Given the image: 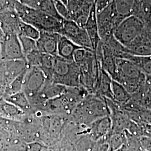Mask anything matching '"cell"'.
I'll return each mask as SVG.
<instances>
[{
  "instance_id": "d4e9b609",
  "label": "cell",
  "mask_w": 151,
  "mask_h": 151,
  "mask_svg": "<svg viewBox=\"0 0 151 151\" xmlns=\"http://www.w3.org/2000/svg\"><path fill=\"white\" fill-rule=\"evenodd\" d=\"M26 71L24 72L23 73H22L21 75L17 77L16 79L12 81L10 84H9L5 88L4 97H6V96L16 93L17 92L22 91L24 78Z\"/></svg>"
},
{
  "instance_id": "484cf974",
  "label": "cell",
  "mask_w": 151,
  "mask_h": 151,
  "mask_svg": "<svg viewBox=\"0 0 151 151\" xmlns=\"http://www.w3.org/2000/svg\"><path fill=\"white\" fill-rule=\"evenodd\" d=\"M22 45L24 58L29 54L38 50L36 40L25 37L19 36Z\"/></svg>"
},
{
  "instance_id": "6da1fadb",
  "label": "cell",
  "mask_w": 151,
  "mask_h": 151,
  "mask_svg": "<svg viewBox=\"0 0 151 151\" xmlns=\"http://www.w3.org/2000/svg\"><path fill=\"white\" fill-rule=\"evenodd\" d=\"M77 124L87 128L97 119L109 115L105 99L96 94L89 93L70 114Z\"/></svg>"
},
{
  "instance_id": "5bb4252c",
  "label": "cell",
  "mask_w": 151,
  "mask_h": 151,
  "mask_svg": "<svg viewBox=\"0 0 151 151\" xmlns=\"http://www.w3.org/2000/svg\"><path fill=\"white\" fill-rule=\"evenodd\" d=\"M112 122L110 116L97 119L88 128V135L95 142L101 140L111 132Z\"/></svg>"
},
{
  "instance_id": "1f68e13d",
  "label": "cell",
  "mask_w": 151,
  "mask_h": 151,
  "mask_svg": "<svg viewBox=\"0 0 151 151\" xmlns=\"http://www.w3.org/2000/svg\"><path fill=\"white\" fill-rule=\"evenodd\" d=\"M44 146L39 142H32L25 146L24 151H43Z\"/></svg>"
},
{
  "instance_id": "8992f818",
  "label": "cell",
  "mask_w": 151,
  "mask_h": 151,
  "mask_svg": "<svg viewBox=\"0 0 151 151\" xmlns=\"http://www.w3.org/2000/svg\"><path fill=\"white\" fill-rule=\"evenodd\" d=\"M145 27L144 23L134 15L125 18L115 29L114 37L124 47H127Z\"/></svg>"
},
{
  "instance_id": "836d02e7",
  "label": "cell",
  "mask_w": 151,
  "mask_h": 151,
  "mask_svg": "<svg viewBox=\"0 0 151 151\" xmlns=\"http://www.w3.org/2000/svg\"><path fill=\"white\" fill-rule=\"evenodd\" d=\"M132 98L135 102L139 104L141 106L151 110V99L146 98H138L132 96Z\"/></svg>"
},
{
  "instance_id": "ac0fdd59",
  "label": "cell",
  "mask_w": 151,
  "mask_h": 151,
  "mask_svg": "<svg viewBox=\"0 0 151 151\" xmlns=\"http://www.w3.org/2000/svg\"><path fill=\"white\" fill-rule=\"evenodd\" d=\"M81 47L78 46L65 36L60 34L58 43L57 55L69 61H73V55L76 50Z\"/></svg>"
},
{
  "instance_id": "f35d334b",
  "label": "cell",
  "mask_w": 151,
  "mask_h": 151,
  "mask_svg": "<svg viewBox=\"0 0 151 151\" xmlns=\"http://www.w3.org/2000/svg\"><path fill=\"white\" fill-rule=\"evenodd\" d=\"M1 60V42H0V60Z\"/></svg>"
},
{
  "instance_id": "7a4b0ae2",
  "label": "cell",
  "mask_w": 151,
  "mask_h": 151,
  "mask_svg": "<svg viewBox=\"0 0 151 151\" xmlns=\"http://www.w3.org/2000/svg\"><path fill=\"white\" fill-rule=\"evenodd\" d=\"M15 10L22 22L30 24L40 32L60 33L64 20L49 15L42 11L22 5L17 1Z\"/></svg>"
},
{
  "instance_id": "2e32d148",
  "label": "cell",
  "mask_w": 151,
  "mask_h": 151,
  "mask_svg": "<svg viewBox=\"0 0 151 151\" xmlns=\"http://www.w3.org/2000/svg\"><path fill=\"white\" fill-rule=\"evenodd\" d=\"M113 79L108 73L100 67L97 84L93 94L113 100L111 85Z\"/></svg>"
},
{
  "instance_id": "d590c367",
  "label": "cell",
  "mask_w": 151,
  "mask_h": 151,
  "mask_svg": "<svg viewBox=\"0 0 151 151\" xmlns=\"http://www.w3.org/2000/svg\"><path fill=\"white\" fill-rule=\"evenodd\" d=\"M4 94H5V87L2 86L0 84V100H1V97L3 96H4Z\"/></svg>"
},
{
  "instance_id": "5b68a950",
  "label": "cell",
  "mask_w": 151,
  "mask_h": 151,
  "mask_svg": "<svg viewBox=\"0 0 151 151\" xmlns=\"http://www.w3.org/2000/svg\"><path fill=\"white\" fill-rule=\"evenodd\" d=\"M47 78L38 67H29L25 74L22 91L27 97L31 105H34L39 93L43 88Z\"/></svg>"
},
{
  "instance_id": "603a6c76",
  "label": "cell",
  "mask_w": 151,
  "mask_h": 151,
  "mask_svg": "<svg viewBox=\"0 0 151 151\" xmlns=\"http://www.w3.org/2000/svg\"><path fill=\"white\" fill-rule=\"evenodd\" d=\"M56 56L49 54H42L40 68L46 76L47 80H50L53 74Z\"/></svg>"
},
{
  "instance_id": "e0dca14e",
  "label": "cell",
  "mask_w": 151,
  "mask_h": 151,
  "mask_svg": "<svg viewBox=\"0 0 151 151\" xmlns=\"http://www.w3.org/2000/svg\"><path fill=\"white\" fill-rule=\"evenodd\" d=\"M25 113L20 108L5 99L0 100V118L17 122L22 120Z\"/></svg>"
},
{
  "instance_id": "30bf717a",
  "label": "cell",
  "mask_w": 151,
  "mask_h": 151,
  "mask_svg": "<svg viewBox=\"0 0 151 151\" xmlns=\"http://www.w3.org/2000/svg\"><path fill=\"white\" fill-rule=\"evenodd\" d=\"M1 60L25 59L19 35L10 34L5 35L1 42Z\"/></svg>"
},
{
  "instance_id": "ba28073f",
  "label": "cell",
  "mask_w": 151,
  "mask_h": 151,
  "mask_svg": "<svg viewBox=\"0 0 151 151\" xmlns=\"http://www.w3.org/2000/svg\"><path fill=\"white\" fill-rule=\"evenodd\" d=\"M28 67L25 59L0 60V84L5 88Z\"/></svg>"
},
{
  "instance_id": "7c38bea8",
  "label": "cell",
  "mask_w": 151,
  "mask_h": 151,
  "mask_svg": "<svg viewBox=\"0 0 151 151\" xmlns=\"http://www.w3.org/2000/svg\"><path fill=\"white\" fill-rule=\"evenodd\" d=\"M22 22L15 10L0 12V30L5 35H19L20 24Z\"/></svg>"
},
{
  "instance_id": "f1b7e54d",
  "label": "cell",
  "mask_w": 151,
  "mask_h": 151,
  "mask_svg": "<svg viewBox=\"0 0 151 151\" xmlns=\"http://www.w3.org/2000/svg\"><path fill=\"white\" fill-rule=\"evenodd\" d=\"M57 13L64 20H71L67 5L60 0H53Z\"/></svg>"
},
{
  "instance_id": "9a60e30c",
  "label": "cell",
  "mask_w": 151,
  "mask_h": 151,
  "mask_svg": "<svg viewBox=\"0 0 151 151\" xmlns=\"http://www.w3.org/2000/svg\"><path fill=\"white\" fill-rule=\"evenodd\" d=\"M85 29L91 43L92 50L95 54L97 47L101 42L97 25V14L95 2L92 5L90 15L85 25Z\"/></svg>"
},
{
  "instance_id": "4dcf8cb0",
  "label": "cell",
  "mask_w": 151,
  "mask_h": 151,
  "mask_svg": "<svg viewBox=\"0 0 151 151\" xmlns=\"http://www.w3.org/2000/svg\"><path fill=\"white\" fill-rule=\"evenodd\" d=\"M16 0H0V12L15 10Z\"/></svg>"
},
{
  "instance_id": "d6a6232c",
  "label": "cell",
  "mask_w": 151,
  "mask_h": 151,
  "mask_svg": "<svg viewBox=\"0 0 151 151\" xmlns=\"http://www.w3.org/2000/svg\"><path fill=\"white\" fill-rule=\"evenodd\" d=\"M139 126L140 127V137H145L151 139V125L139 124Z\"/></svg>"
},
{
  "instance_id": "f546056e",
  "label": "cell",
  "mask_w": 151,
  "mask_h": 151,
  "mask_svg": "<svg viewBox=\"0 0 151 151\" xmlns=\"http://www.w3.org/2000/svg\"><path fill=\"white\" fill-rule=\"evenodd\" d=\"M92 51L89 49L80 47L77 49L73 55V60L77 65L80 64L86 58L89 52Z\"/></svg>"
},
{
  "instance_id": "8d00e7d4",
  "label": "cell",
  "mask_w": 151,
  "mask_h": 151,
  "mask_svg": "<svg viewBox=\"0 0 151 151\" xmlns=\"http://www.w3.org/2000/svg\"><path fill=\"white\" fill-rule=\"evenodd\" d=\"M4 142V139L3 138V135L0 133V149L1 148L2 146H3V143Z\"/></svg>"
},
{
  "instance_id": "3957f363",
  "label": "cell",
  "mask_w": 151,
  "mask_h": 151,
  "mask_svg": "<svg viewBox=\"0 0 151 151\" xmlns=\"http://www.w3.org/2000/svg\"><path fill=\"white\" fill-rule=\"evenodd\" d=\"M116 65L113 80L120 83L132 96L140 91L145 85L146 75L129 60L117 58Z\"/></svg>"
},
{
  "instance_id": "44dd1931",
  "label": "cell",
  "mask_w": 151,
  "mask_h": 151,
  "mask_svg": "<svg viewBox=\"0 0 151 151\" xmlns=\"http://www.w3.org/2000/svg\"><path fill=\"white\" fill-rule=\"evenodd\" d=\"M138 0H113L114 7L119 16L123 19L133 15Z\"/></svg>"
},
{
  "instance_id": "60d3db41",
  "label": "cell",
  "mask_w": 151,
  "mask_h": 151,
  "mask_svg": "<svg viewBox=\"0 0 151 151\" xmlns=\"http://www.w3.org/2000/svg\"><path fill=\"white\" fill-rule=\"evenodd\" d=\"M91 1H92V2H95V0H91Z\"/></svg>"
},
{
  "instance_id": "ffe728a7",
  "label": "cell",
  "mask_w": 151,
  "mask_h": 151,
  "mask_svg": "<svg viewBox=\"0 0 151 151\" xmlns=\"http://www.w3.org/2000/svg\"><path fill=\"white\" fill-rule=\"evenodd\" d=\"M113 101L120 106L128 103L132 95L120 83L113 80L111 85Z\"/></svg>"
},
{
  "instance_id": "52a82bcc",
  "label": "cell",
  "mask_w": 151,
  "mask_h": 151,
  "mask_svg": "<svg viewBox=\"0 0 151 151\" xmlns=\"http://www.w3.org/2000/svg\"><path fill=\"white\" fill-rule=\"evenodd\" d=\"M124 20L119 16L113 3L97 14V22L101 40L105 42L114 35V32L119 24Z\"/></svg>"
},
{
  "instance_id": "e575fe53",
  "label": "cell",
  "mask_w": 151,
  "mask_h": 151,
  "mask_svg": "<svg viewBox=\"0 0 151 151\" xmlns=\"http://www.w3.org/2000/svg\"><path fill=\"white\" fill-rule=\"evenodd\" d=\"M145 27L150 29L151 30V10H150V15H149V17L148 19V21L147 22Z\"/></svg>"
},
{
  "instance_id": "7402d4cb",
  "label": "cell",
  "mask_w": 151,
  "mask_h": 151,
  "mask_svg": "<svg viewBox=\"0 0 151 151\" xmlns=\"http://www.w3.org/2000/svg\"><path fill=\"white\" fill-rule=\"evenodd\" d=\"M4 99L13 104L25 113L32 109L31 104L25 94L22 91L5 97Z\"/></svg>"
},
{
  "instance_id": "b9f144b4",
  "label": "cell",
  "mask_w": 151,
  "mask_h": 151,
  "mask_svg": "<svg viewBox=\"0 0 151 151\" xmlns=\"http://www.w3.org/2000/svg\"><path fill=\"white\" fill-rule=\"evenodd\" d=\"M138 1H139V0H138Z\"/></svg>"
},
{
  "instance_id": "74e56055",
  "label": "cell",
  "mask_w": 151,
  "mask_h": 151,
  "mask_svg": "<svg viewBox=\"0 0 151 151\" xmlns=\"http://www.w3.org/2000/svg\"><path fill=\"white\" fill-rule=\"evenodd\" d=\"M60 1H61L62 2H63V3H65V5H67V1H68V0H60Z\"/></svg>"
},
{
  "instance_id": "277c9868",
  "label": "cell",
  "mask_w": 151,
  "mask_h": 151,
  "mask_svg": "<svg viewBox=\"0 0 151 151\" xmlns=\"http://www.w3.org/2000/svg\"><path fill=\"white\" fill-rule=\"evenodd\" d=\"M49 81L69 87H81L78 65L57 55L52 77Z\"/></svg>"
},
{
  "instance_id": "d6986e66",
  "label": "cell",
  "mask_w": 151,
  "mask_h": 151,
  "mask_svg": "<svg viewBox=\"0 0 151 151\" xmlns=\"http://www.w3.org/2000/svg\"><path fill=\"white\" fill-rule=\"evenodd\" d=\"M119 59L129 60L134 63L146 75H151V55L136 56L124 53Z\"/></svg>"
},
{
  "instance_id": "83f0119b",
  "label": "cell",
  "mask_w": 151,
  "mask_h": 151,
  "mask_svg": "<svg viewBox=\"0 0 151 151\" xmlns=\"http://www.w3.org/2000/svg\"><path fill=\"white\" fill-rule=\"evenodd\" d=\"M132 97L151 99V75H146V81L143 88L139 92L132 95Z\"/></svg>"
},
{
  "instance_id": "9c48e42d",
  "label": "cell",
  "mask_w": 151,
  "mask_h": 151,
  "mask_svg": "<svg viewBox=\"0 0 151 151\" xmlns=\"http://www.w3.org/2000/svg\"><path fill=\"white\" fill-rule=\"evenodd\" d=\"M59 34L68 38L79 47L92 50L91 43L85 28L80 27L72 20H63Z\"/></svg>"
},
{
  "instance_id": "cb8c5ba5",
  "label": "cell",
  "mask_w": 151,
  "mask_h": 151,
  "mask_svg": "<svg viewBox=\"0 0 151 151\" xmlns=\"http://www.w3.org/2000/svg\"><path fill=\"white\" fill-rule=\"evenodd\" d=\"M40 35V32L36 27L25 22H22L20 24L19 36L25 37L37 40Z\"/></svg>"
},
{
  "instance_id": "4fadbf2b",
  "label": "cell",
  "mask_w": 151,
  "mask_h": 151,
  "mask_svg": "<svg viewBox=\"0 0 151 151\" xmlns=\"http://www.w3.org/2000/svg\"><path fill=\"white\" fill-rule=\"evenodd\" d=\"M59 33L40 32V35L36 41L38 50L42 54L57 55Z\"/></svg>"
},
{
  "instance_id": "8fae6325",
  "label": "cell",
  "mask_w": 151,
  "mask_h": 151,
  "mask_svg": "<svg viewBox=\"0 0 151 151\" xmlns=\"http://www.w3.org/2000/svg\"><path fill=\"white\" fill-rule=\"evenodd\" d=\"M125 48L126 53L131 55H151V30L145 27L140 34Z\"/></svg>"
},
{
  "instance_id": "4316f807",
  "label": "cell",
  "mask_w": 151,
  "mask_h": 151,
  "mask_svg": "<svg viewBox=\"0 0 151 151\" xmlns=\"http://www.w3.org/2000/svg\"><path fill=\"white\" fill-rule=\"evenodd\" d=\"M38 9L49 15L64 20L57 13L53 0H42Z\"/></svg>"
},
{
  "instance_id": "ab89813d",
  "label": "cell",
  "mask_w": 151,
  "mask_h": 151,
  "mask_svg": "<svg viewBox=\"0 0 151 151\" xmlns=\"http://www.w3.org/2000/svg\"><path fill=\"white\" fill-rule=\"evenodd\" d=\"M3 131H4V129H2V128L1 127V125H0V133H2Z\"/></svg>"
}]
</instances>
